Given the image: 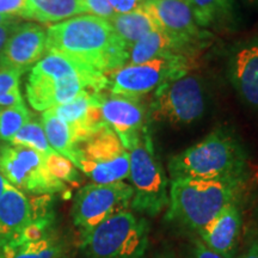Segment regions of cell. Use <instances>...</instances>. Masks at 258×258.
<instances>
[{"instance_id": "cell-1", "label": "cell", "mask_w": 258, "mask_h": 258, "mask_svg": "<svg viewBox=\"0 0 258 258\" xmlns=\"http://www.w3.org/2000/svg\"><path fill=\"white\" fill-rule=\"evenodd\" d=\"M47 53H57L108 76L127 66L129 50L108 19L76 16L47 29Z\"/></svg>"}, {"instance_id": "cell-2", "label": "cell", "mask_w": 258, "mask_h": 258, "mask_svg": "<svg viewBox=\"0 0 258 258\" xmlns=\"http://www.w3.org/2000/svg\"><path fill=\"white\" fill-rule=\"evenodd\" d=\"M106 89V74L51 51L32 66L25 85L29 104L37 111L66 104L84 92L103 93Z\"/></svg>"}, {"instance_id": "cell-3", "label": "cell", "mask_w": 258, "mask_h": 258, "mask_svg": "<svg viewBox=\"0 0 258 258\" xmlns=\"http://www.w3.org/2000/svg\"><path fill=\"white\" fill-rule=\"evenodd\" d=\"M250 178L172 179L166 221L198 233L228 206L241 203Z\"/></svg>"}, {"instance_id": "cell-4", "label": "cell", "mask_w": 258, "mask_h": 258, "mask_svg": "<svg viewBox=\"0 0 258 258\" xmlns=\"http://www.w3.org/2000/svg\"><path fill=\"white\" fill-rule=\"evenodd\" d=\"M167 171L171 180L250 178L249 156L232 132L218 129L171 157Z\"/></svg>"}, {"instance_id": "cell-5", "label": "cell", "mask_w": 258, "mask_h": 258, "mask_svg": "<svg viewBox=\"0 0 258 258\" xmlns=\"http://www.w3.org/2000/svg\"><path fill=\"white\" fill-rule=\"evenodd\" d=\"M150 231V222L128 209L83 233L80 250L86 258H145Z\"/></svg>"}, {"instance_id": "cell-6", "label": "cell", "mask_w": 258, "mask_h": 258, "mask_svg": "<svg viewBox=\"0 0 258 258\" xmlns=\"http://www.w3.org/2000/svg\"><path fill=\"white\" fill-rule=\"evenodd\" d=\"M128 153V179L134 191L131 208L141 215L157 217L169 206L170 183L148 128Z\"/></svg>"}, {"instance_id": "cell-7", "label": "cell", "mask_w": 258, "mask_h": 258, "mask_svg": "<svg viewBox=\"0 0 258 258\" xmlns=\"http://www.w3.org/2000/svg\"><path fill=\"white\" fill-rule=\"evenodd\" d=\"M207 109L206 91L199 77L186 74L165 83L153 93L147 120L154 123L186 125L200 120Z\"/></svg>"}, {"instance_id": "cell-8", "label": "cell", "mask_w": 258, "mask_h": 258, "mask_svg": "<svg viewBox=\"0 0 258 258\" xmlns=\"http://www.w3.org/2000/svg\"><path fill=\"white\" fill-rule=\"evenodd\" d=\"M191 67L192 57L186 55L163 56L140 64H127L110 73L109 90L111 95L140 98L165 83L186 76Z\"/></svg>"}, {"instance_id": "cell-9", "label": "cell", "mask_w": 258, "mask_h": 258, "mask_svg": "<svg viewBox=\"0 0 258 258\" xmlns=\"http://www.w3.org/2000/svg\"><path fill=\"white\" fill-rule=\"evenodd\" d=\"M0 175L12 186L31 195H53L67 188L50 175L43 154L24 146H0Z\"/></svg>"}, {"instance_id": "cell-10", "label": "cell", "mask_w": 258, "mask_h": 258, "mask_svg": "<svg viewBox=\"0 0 258 258\" xmlns=\"http://www.w3.org/2000/svg\"><path fill=\"white\" fill-rule=\"evenodd\" d=\"M83 171L92 183L123 182L129 175V153L112 129L106 125L85 143L78 145Z\"/></svg>"}, {"instance_id": "cell-11", "label": "cell", "mask_w": 258, "mask_h": 258, "mask_svg": "<svg viewBox=\"0 0 258 258\" xmlns=\"http://www.w3.org/2000/svg\"><path fill=\"white\" fill-rule=\"evenodd\" d=\"M129 183H90L79 189L72 206V220L80 233H86L117 213L128 211L133 199Z\"/></svg>"}, {"instance_id": "cell-12", "label": "cell", "mask_w": 258, "mask_h": 258, "mask_svg": "<svg viewBox=\"0 0 258 258\" xmlns=\"http://www.w3.org/2000/svg\"><path fill=\"white\" fill-rule=\"evenodd\" d=\"M49 214H53L51 195L30 200L9 183L0 198V258L14 246L32 221Z\"/></svg>"}, {"instance_id": "cell-13", "label": "cell", "mask_w": 258, "mask_h": 258, "mask_svg": "<svg viewBox=\"0 0 258 258\" xmlns=\"http://www.w3.org/2000/svg\"><path fill=\"white\" fill-rule=\"evenodd\" d=\"M159 30L198 50L211 32L198 25L189 0H144L140 4Z\"/></svg>"}, {"instance_id": "cell-14", "label": "cell", "mask_w": 258, "mask_h": 258, "mask_svg": "<svg viewBox=\"0 0 258 258\" xmlns=\"http://www.w3.org/2000/svg\"><path fill=\"white\" fill-rule=\"evenodd\" d=\"M102 114L127 151L140 140L147 129V109L140 98L111 93L103 96Z\"/></svg>"}, {"instance_id": "cell-15", "label": "cell", "mask_w": 258, "mask_h": 258, "mask_svg": "<svg viewBox=\"0 0 258 258\" xmlns=\"http://www.w3.org/2000/svg\"><path fill=\"white\" fill-rule=\"evenodd\" d=\"M46 54V29L35 23L18 24L0 53V70L17 69L27 72Z\"/></svg>"}, {"instance_id": "cell-16", "label": "cell", "mask_w": 258, "mask_h": 258, "mask_svg": "<svg viewBox=\"0 0 258 258\" xmlns=\"http://www.w3.org/2000/svg\"><path fill=\"white\" fill-rule=\"evenodd\" d=\"M228 77L241 101L258 109V38L233 47L228 57Z\"/></svg>"}, {"instance_id": "cell-17", "label": "cell", "mask_w": 258, "mask_h": 258, "mask_svg": "<svg viewBox=\"0 0 258 258\" xmlns=\"http://www.w3.org/2000/svg\"><path fill=\"white\" fill-rule=\"evenodd\" d=\"M243 214L240 203L228 206L214 220L199 231L198 238L209 249L226 258H234L239 244Z\"/></svg>"}, {"instance_id": "cell-18", "label": "cell", "mask_w": 258, "mask_h": 258, "mask_svg": "<svg viewBox=\"0 0 258 258\" xmlns=\"http://www.w3.org/2000/svg\"><path fill=\"white\" fill-rule=\"evenodd\" d=\"M195 49L189 47L164 31H151L146 36L138 41L128 53L127 64H140L147 61L171 55H186L192 57Z\"/></svg>"}, {"instance_id": "cell-19", "label": "cell", "mask_w": 258, "mask_h": 258, "mask_svg": "<svg viewBox=\"0 0 258 258\" xmlns=\"http://www.w3.org/2000/svg\"><path fill=\"white\" fill-rule=\"evenodd\" d=\"M194 17L201 29L231 30L237 27L235 0H189Z\"/></svg>"}, {"instance_id": "cell-20", "label": "cell", "mask_w": 258, "mask_h": 258, "mask_svg": "<svg viewBox=\"0 0 258 258\" xmlns=\"http://www.w3.org/2000/svg\"><path fill=\"white\" fill-rule=\"evenodd\" d=\"M109 22L128 50L147 34L158 29L151 16L141 6L127 14L116 15Z\"/></svg>"}, {"instance_id": "cell-21", "label": "cell", "mask_w": 258, "mask_h": 258, "mask_svg": "<svg viewBox=\"0 0 258 258\" xmlns=\"http://www.w3.org/2000/svg\"><path fill=\"white\" fill-rule=\"evenodd\" d=\"M44 133L50 147L61 156L72 161L73 165L78 169L80 164V152L72 140L71 131L64 122L57 117L53 109L43 111L41 118Z\"/></svg>"}, {"instance_id": "cell-22", "label": "cell", "mask_w": 258, "mask_h": 258, "mask_svg": "<svg viewBox=\"0 0 258 258\" xmlns=\"http://www.w3.org/2000/svg\"><path fill=\"white\" fill-rule=\"evenodd\" d=\"M31 19L41 23H59L86 14L83 0H28Z\"/></svg>"}, {"instance_id": "cell-23", "label": "cell", "mask_w": 258, "mask_h": 258, "mask_svg": "<svg viewBox=\"0 0 258 258\" xmlns=\"http://www.w3.org/2000/svg\"><path fill=\"white\" fill-rule=\"evenodd\" d=\"M63 245L53 232L37 240L22 244L3 258H62Z\"/></svg>"}, {"instance_id": "cell-24", "label": "cell", "mask_w": 258, "mask_h": 258, "mask_svg": "<svg viewBox=\"0 0 258 258\" xmlns=\"http://www.w3.org/2000/svg\"><path fill=\"white\" fill-rule=\"evenodd\" d=\"M10 144L15 146H24L36 152L47 156L53 152V148L48 143L43 125L40 121H29L17 134L12 138Z\"/></svg>"}, {"instance_id": "cell-25", "label": "cell", "mask_w": 258, "mask_h": 258, "mask_svg": "<svg viewBox=\"0 0 258 258\" xmlns=\"http://www.w3.org/2000/svg\"><path fill=\"white\" fill-rule=\"evenodd\" d=\"M29 121L30 112L25 103L0 109V140L10 143Z\"/></svg>"}, {"instance_id": "cell-26", "label": "cell", "mask_w": 258, "mask_h": 258, "mask_svg": "<svg viewBox=\"0 0 258 258\" xmlns=\"http://www.w3.org/2000/svg\"><path fill=\"white\" fill-rule=\"evenodd\" d=\"M24 72L17 69L0 70V106H15L24 103L19 79Z\"/></svg>"}, {"instance_id": "cell-27", "label": "cell", "mask_w": 258, "mask_h": 258, "mask_svg": "<svg viewBox=\"0 0 258 258\" xmlns=\"http://www.w3.org/2000/svg\"><path fill=\"white\" fill-rule=\"evenodd\" d=\"M44 163H46V167L50 175L63 182L64 184L66 183L77 184L80 180L78 169L73 165L72 161H70L55 151L44 156Z\"/></svg>"}, {"instance_id": "cell-28", "label": "cell", "mask_w": 258, "mask_h": 258, "mask_svg": "<svg viewBox=\"0 0 258 258\" xmlns=\"http://www.w3.org/2000/svg\"><path fill=\"white\" fill-rule=\"evenodd\" d=\"M0 15L31 19L28 0H0Z\"/></svg>"}, {"instance_id": "cell-29", "label": "cell", "mask_w": 258, "mask_h": 258, "mask_svg": "<svg viewBox=\"0 0 258 258\" xmlns=\"http://www.w3.org/2000/svg\"><path fill=\"white\" fill-rule=\"evenodd\" d=\"M86 14L110 21L116 15L109 0H83Z\"/></svg>"}, {"instance_id": "cell-30", "label": "cell", "mask_w": 258, "mask_h": 258, "mask_svg": "<svg viewBox=\"0 0 258 258\" xmlns=\"http://www.w3.org/2000/svg\"><path fill=\"white\" fill-rule=\"evenodd\" d=\"M189 258H226L215 251L209 249L207 245L202 243L199 238H194L190 247Z\"/></svg>"}, {"instance_id": "cell-31", "label": "cell", "mask_w": 258, "mask_h": 258, "mask_svg": "<svg viewBox=\"0 0 258 258\" xmlns=\"http://www.w3.org/2000/svg\"><path fill=\"white\" fill-rule=\"evenodd\" d=\"M109 3L116 14L120 15L137 10L141 4V0H109Z\"/></svg>"}, {"instance_id": "cell-32", "label": "cell", "mask_w": 258, "mask_h": 258, "mask_svg": "<svg viewBox=\"0 0 258 258\" xmlns=\"http://www.w3.org/2000/svg\"><path fill=\"white\" fill-rule=\"evenodd\" d=\"M19 23H15V24H5V25H0V53H2L3 48L5 47L6 42L11 35L14 34V31L16 30V28L18 27Z\"/></svg>"}, {"instance_id": "cell-33", "label": "cell", "mask_w": 258, "mask_h": 258, "mask_svg": "<svg viewBox=\"0 0 258 258\" xmlns=\"http://www.w3.org/2000/svg\"><path fill=\"white\" fill-rule=\"evenodd\" d=\"M240 258H258V239L253 240Z\"/></svg>"}, {"instance_id": "cell-34", "label": "cell", "mask_w": 258, "mask_h": 258, "mask_svg": "<svg viewBox=\"0 0 258 258\" xmlns=\"http://www.w3.org/2000/svg\"><path fill=\"white\" fill-rule=\"evenodd\" d=\"M21 18L14 17V16H6V15H0V25L5 24H15L18 23V21Z\"/></svg>"}, {"instance_id": "cell-35", "label": "cell", "mask_w": 258, "mask_h": 258, "mask_svg": "<svg viewBox=\"0 0 258 258\" xmlns=\"http://www.w3.org/2000/svg\"><path fill=\"white\" fill-rule=\"evenodd\" d=\"M8 184H9L8 180H6L4 177L0 175V198H2V195H3V194H4Z\"/></svg>"}, {"instance_id": "cell-36", "label": "cell", "mask_w": 258, "mask_h": 258, "mask_svg": "<svg viewBox=\"0 0 258 258\" xmlns=\"http://www.w3.org/2000/svg\"><path fill=\"white\" fill-rule=\"evenodd\" d=\"M157 258H175V256L170 252H163V253H160L159 256H157Z\"/></svg>"}, {"instance_id": "cell-37", "label": "cell", "mask_w": 258, "mask_h": 258, "mask_svg": "<svg viewBox=\"0 0 258 258\" xmlns=\"http://www.w3.org/2000/svg\"><path fill=\"white\" fill-rule=\"evenodd\" d=\"M243 2L244 3H246V4H254V3H256L257 2V0H243Z\"/></svg>"}, {"instance_id": "cell-38", "label": "cell", "mask_w": 258, "mask_h": 258, "mask_svg": "<svg viewBox=\"0 0 258 258\" xmlns=\"http://www.w3.org/2000/svg\"><path fill=\"white\" fill-rule=\"evenodd\" d=\"M144 2V0H141V3H143Z\"/></svg>"}]
</instances>
